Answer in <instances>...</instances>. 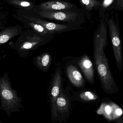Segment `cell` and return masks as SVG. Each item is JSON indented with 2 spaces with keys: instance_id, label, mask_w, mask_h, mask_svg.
<instances>
[{
  "instance_id": "cell-14",
  "label": "cell",
  "mask_w": 123,
  "mask_h": 123,
  "mask_svg": "<svg viewBox=\"0 0 123 123\" xmlns=\"http://www.w3.org/2000/svg\"><path fill=\"white\" fill-rule=\"evenodd\" d=\"M21 5L23 7H28L30 6V4L28 2H24L21 3Z\"/></svg>"
},
{
  "instance_id": "cell-15",
  "label": "cell",
  "mask_w": 123,
  "mask_h": 123,
  "mask_svg": "<svg viewBox=\"0 0 123 123\" xmlns=\"http://www.w3.org/2000/svg\"><path fill=\"white\" fill-rule=\"evenodd\" d=\"M1 59H2V57L0 56V61L1 60Z\"/></svg>"
},
{
  "instance_id": "cell-2",
  "label": "cell",
  "mask_w": 123,
  "mask_h": 123,
  "mask_svg": "<svg viewBox=\"0 0 123 123\" xmlns=\"http://www.w3.org/2000/svg\"><path fill=\"white\" fill-rule=\"evenodd\" d=\"M22 98L18 95L16 90L11 86V82L7 73L0 77V109L4 111L8 117L11 114L19 112L24 106Z\"/></svg>"
},
{
  "instance_id": "cell-10",
  "label": "cell",
  "mask_w": 123,
  "mask_h": 123,
  "mask_svg": "<svg viewBox=\"0 0 123 123\" xmlns=\"http://www.w3.org/2000/svg\"><path fill=\"white\" fill-rule=\"evenodd\" d=\"M51 56L48 52L43 53L34 57L33 63L36 67L42 72H48L51 63Z\"/></svg>"
},
{
  "instance_id": "cell-5",
  "label": "cell",
  "mask_w": 123,
  "mask_h": 123,
  "mask_svg": "<svg viewBox=\"0 0 123 123\" xmlns=\"http://www.w3.org/2000/svg\"><path fill=\"white\" fill-rule=\"evenodd\" d=\"M62 73L60 66H58L53 74L50 82L49 98L51 118L54 122L57 121L56 101L62 87Z\"/></svg>"
},
{
  "instance_id": "cell-12",
  "label": "cell",
  "mask_w": 123,
  "mask_h": 123,
  "mask_svg": "<svg viewBox=\"0 0 123 123\" xmlns=\"http://www.w3.org/2000/svg\"><path fill=\"white\" fill-rule=\"evenodd\" d=\"M74 97H77V100L85 102L97 100L98 98L96 94L91 91H87L78 92L77 94H75Z\"/></svg>"
},
{
  "instance_id": "cell-4",
  "label": "cell",
  "mask_w": 123,
  "mask_h": 123,
  "mask_svg": "<svg viewBox=\"0 0 123 123\" xmlns=\"http://www.w3.org/2000/svg\"><path fill=\"white\" fill-rule=\"evenodd\" d=\"M104 17L108 28L117 68L119 71H121L123 68V57L122 53L121 37L118 24L115 22L113 16L109 17L108 16H105Z\"/></svg>"
},
{
  "instance_id": "cell-16",
  "label": "cell",
  "mask_w": 123,
  "mask_h": 123,
  "mask_svg": "<svg viewBox=\"0 0 123 123\" xmlns=\"http://www.w3.org/2000/svg\"><path fill=\"white\" fill-rule=\"evenodd\" d=\"M0 122H1V123H2V122L0 121Z\"/></svg>"
},
{
  "instance_id": "cell-3",
  "label": "cell",
  "mask_w": 123,
  "mask_h": 123,
  "mask_svg": "<svg viewBox=\"0 0 123 123\" xmlns=\"http://www.w3.org/2000/svg\"><path fill=\"white\" fill-rule=\"evenodd\" d=\"M41 15L47 19L74 26H79L85 21V14L78 9L56 11L42 10Z\"/></svg>"
},
{
  "instance_id": "cell-7",
  "label": "cell",
  "mask_w": 123,
  "mask_h": 123,
  "mask_svg": "<svg viewBox=\"0 0 123 123\" xmlns=\"http://www.w3.org/2000/svg\"><path fill=\"white\" fill-rule=\"evenodd\" d=\"M41 8L42 10L54 11L78 9L74 4L60 0H53L43 3Z\"/></svg>"
},
{
  "instance_id": "cell-11",
  "label": "cell",
  "mask_w": 123,
  "mask_h": 123,
  "mask_svg": "<svg viewBox=\"0 0 123 123\" xmlns=\"http://www.w3.org/2000/svg\"><path fill=\"white\" fill-rule=\"evenodd\" d=\"M83 10V12L85 14L90 20L91 18V12L93 10H97L99 8L101 1L97 0H79Z\"/></svg>"
},
{
  "instance_id": "cell-13",
  "label": "cell",
  "mask_w": 123,
  "mask_h": 123,
  "mask_svg": "<svg viewBox=\"0 0 123 123\" xmlns=\"http://www.w3.org/2000/svg\"><path fill=\"white\" fill-rule=\"evenodd\" d=\"M114 0H103L102 2L101 1L100 4L99 6V18H101L105 16L104 14L108 8L113 3Z\"/></svg>"
},
{
  "instance_id": "cell-8",
  "label": "cell",
  "mask_w": 123,
  "mask_h": 123,
  "mask_svg": "<svg viewBox=\"0 0 123 123\" xmlns=\"http://www.w3.org/2000/svg\"><path fill=\"white\" fill-rule=\"evenodd\" d=\"M78 64L87 80L92 84L94 83V71L93 65L87 55L82 57L78 61Z\"/></svg>"
},
{
  "instance_id": "cell-1",
  "label": "cell",
  "mask_w": 123,
  "mask_h": 123,
  "mask_svg": "<svg viewBox=\"0 0 123 123\" xmlns=\"http://www.w3.org/2000/svg\"><path fill=\"white\" fill-rule=\"evenodd\" d=\"M107 44V26L104 17L101 18L94 34L93 57L102 88L106 93L111 94L116 93L118 90L111 73L108 60L104 53Z\"/></svg>"
},
{
  "instance_id": "cell-6",
  "label": "cell",
  "mask_w": 123,
  "mask_h": 123,
  "mask_svg": "<svg viewBox=\"0 0 123 123\" xmlns=\"http://www.w3.org/2000/svg\"><path fill=\"white\" fill-rule=\"evenodd\" d=\"M57 121H65L69 117L71 110V97L69 88L64 90L62 87L56 101Z\"/></svg>"
},
{
  "instance_id": "cell-9",
  "label": "cell",
  "mask_w": 123,
  "mask_h": 123,
  "mask_svg": "<svg viewBox=\"0 0 123 123\" xmlns=\"http://www.w3.org/2000/svg\"><path fill=\"white\" fill-rule=\"evenodd\" d=\"M66 73L68 78L72 84L77 87L84 86V79L80 71L75 66L70 65L66 69Z\"/></svg>"
}]
</instances>
